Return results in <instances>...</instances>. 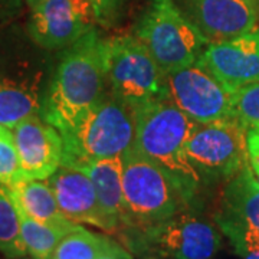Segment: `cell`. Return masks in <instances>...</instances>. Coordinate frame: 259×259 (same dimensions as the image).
<instances>
[{
	"mask_svg": "<svg viewBox=\"0 0 259 259\" xmlns=\"http://www.w3.org/2000/svg\"><path fill=\"white\" fill-rule=\"evenodd\" d=\"M197 64L232 94L242 87L259 82V29L229 40L209 44Z\"/></svg>",
	"mask_w": 259,
	"mask_h": 259,
	"instance_id": "cell-13",
	"label": "cell"
},
{
	"mask_svg": "<svg viewBox=\"0 0 259 259\" xmlns=\"http://www.w3.org/2000/svg\"><path fill=\"white\" fill-rule=\"evenodd\" d=\"M136 36L164 74L197 62L209 45L175 0H151L140 18Z\"/></svg>",
	"mask_w": 259,
	"mask_h": 259,
	"instance_id": "cell-5",
	"label": "cell"
},
{
	"mask_svg": "<svg viewBox=\"0 0 259 259\" xmlns=\"http://www.w3.org/2000/svg\"><path fill=\"white\" fill-rule=\"evenodd\" d=\"M167 98L197 124L235 115L232 93L194 62L166 74Z\"/></svg>",
	"mask_w": 259,
	"mask_h": 259,
	"instance_id": "cell-10",
	"label": "cell"
},
{
	"mask_svg": "<svg viewBox=\"0 0 259 259\" xmlns=\"http://www.w3.org/2000/svg\"><path fill=\"white\" fill-rule=\"evenodd\" d=\"M20 219V233L26 246V252L33 259H51L58 243L68 231L42 223L30 218L16 204Z\"/></svg>",
	"mask_w": 259,
	"mask_h": 259,
	"instance_id": "cell-20",
	"label": "cell"
},
{
	"mask_svg": "<svg viewBox=\"0 0 259 259\" xmlns=\"http://www.w3.org/2000/svg\"><path fill=\"white\" fill-rule=\"evenodd\" d=\"M209 44L238 37L255 29L258 8L248 0H175Z\"/></svg>",
	"mask_w": 259,
	"mask_h": 259,
	"instance_id": "cell-15",
	"label": "cell"
},
{
	"mask_svg": "<svg viewBox=\"0 0 259 259\" xmlns=\"http://www.w3.org/2000/svg\"><path fill=\"white\" fill-rule=\"evenodd\" d=\"M44 71L29 56L0 58V124L15 128L40 115L45 100Z\"/></svg>",
	"mask_w": 259,
	"mask_h": 259,
	"instance_id": "cell-11",
	"label": "cell"
},
{
	"mask_svg": "<svg viewBox=\"0 0 259 259\" xmlns=\"http://www.w3.org/2000/svg\"><path fill=\"white\" fill-rule=\"evenodd\" d=\"M248 2H249V3H252L253 6H256V8L259 9V0H248Z\"/></svg>",
	"mask_w": 259,
	"mask_h": 259,
	"instance_id": "cell-29",
	"label": "cell"
},
{
	"mask_svg": "<svg viewBox=\"0 0 259 259\" xmlns=\"http://www.w3.org/2000/svg\"><path fill=\"white\" fill-rule=\"evenodd\" d=\"M246 148L249 166L259 182V128L246 130Z\"/></svg>",
	"mask_w": 259,
	"mask_h": 259,
	"instance_id": "cell-24",
	"label": "cell"
},
{
	"mask_svg": "<svg viewBox=\"0 0 259 259\" xmlns=\"http://www.w3.org/2000/svg\"><path fill=\"white\" fill-rule=\"evenodd\" d=\"M61 136L64 141L61 166L74 167L98 158L121 157L134 144V108L105 94Z\"/></svg>",
	"mask_w": 259,
	"mask_h": 259,
	"instance_id": "cell-3",
	"label": "cell"
},
{
	"mask_svg": "<svg viewBox=\"0 0 259 259\" xmlns=\"http://www.w3.org/2000/svg\"><path fill=\"white\" fill-rule=\"evenodd\" d=\"M83 171L91 179L100 206L117 228L118 235L130 226V218L122 192V160L121 157L98 158L71 167Z\"/></svg>",
	"mask_w": 259,
	"mask_h": 259,
	"instance_id": "cell-17",
	"label": "cell"
},
{
	"mask_svg": "<svg viewBox=\"0 0 259 259\" xmlns=\"http://www.w3.org/2000/svg\"><path fill=\"white\" fill-rule=\"evenodd\" d=\"M245 259H259V250H252L248 255L243 256Z\"/></svg>",
	"mask_w": 259,
	"mask_h": 259,
	"instance_id": "cell-27",
	"label": "cell"
},
{
	"mask_svg": "<svg viewBox=\"0 0 259 259\" xmlns=\"http://www.w3.org/2000/svg\"><path fill=\"white\" fill-rule=\"evenodd\" d=\"M19 182V157L12 130L0 124V183L12 186Z\"/></svg>",
	"mask_w": 259,
	"mask_h": 259,
	"instance_id": "cell-23",
	"label": "cell"
},
{
	"mask_svg": "<svg viewBox=\"0 0 259 259\" xmlns=\"http://www.w3.org/2000/svg\"><path fill=\"white\" fill-rule=\"evenodd\" d=\"M214 222L241 256L258 249L259 182L248 164L228 179Z\"/></svg>",
	"mask_w": 259,
	"mask_h": 259,
	"instance_id": "cell-9",
	"label": "cell"
},
{
	"mask_svg": "<svg viewBox=\"0 0 259 259\" xmlns=\"http://www.w3.org/2000/svg\"><path fill=\"white\" fill-rule=\"evenodd\" d=\"M121 160L128 228L156 225L189 207L185 196L166 170L136 148L131 147L125 151Z\"/></svg>",
	"mask_w": 259,
	"mask_h": 259,
	"instance_id": "cell-4",
	"label": "cell"
},
{
	"mask_svg": "<svg viewBox=\"0 0 259 259\" xmlns=\"http://www.w3.org/2000/svg\"><path fill=\"white\" fill-rule=\"evenodd\" d=\"M15 203L30 218L71 232L78 223L68 221L61 212L55 193L48 180H25L9 186Z\"/></svg>",
	"mask_w": 259,
	"mask_h": 259,
	"instance_id": "cell-18",
	"label": "cell"
},
{
	"mask_svg": "<svg viewBox=\"0 0 259 259\" xmlns=\"http://www.w3.org/2000/svg\"><path fill=\"white\" fill-rule=\"evenodd\" d=\"M107 85L131 108L167 98L166 74L137 36L108 39Z\"/></svg>",
	"mask_w": 259,
	"mask_h": 259,
	"instance_id": "cell-7",
	"label": "cell"
},
{
	"mask_svg": "<svg viewBox=\"0 0 259 259\" xmlns=\"http://www.w3.org/2000/svg\"><path fill=\"white\" fill-rule=\"evenodd\" d=\"M25 0H0V28L12 23L20 15Z\"/></svg>",
	"mask_w": 259,
	"mask_h": 259,
	"instance_id": "cell-25",
	"label": "cell"
},
{
	"mask_svg": "<svg viewBox=\"0 0 259 259\" xmlns=\"http://www.w3.org/2000/svg\"><path fill=\"white\" fill-rule=\"evenodd\" d=\"M91 0H42L30 8L28 33L45 49L71 47L93 29Z\"/></svg>",
	"mask_w": 259,
	"mask_h": 259,
	"instance_id": "cell-12",
	"label": "cell"
},
{
	"mask_svg": "<svg viewBox=\"0 0 259 259\" xmlns=\"http://www.w3.org/2000/svg\"><path fill=\"white\" fill-rule=\"evenodd\" d=\"M19 157V182L47 180L62 163L64 141L58 130L40 115L12 128Z\"/></svg>",
	"mask_w": 259,
	"mask_h": 259,
	"instance_id": "cell-14",
	"label": "cell"
},
{
	"mask_svg": "<svg viewBox=\"0 0 259 259\" xmlns=\"http://www.w3.org/2000/svg\"><path fill=\"white\" fill-rule=\"evenodd\" d=\"M0 253L8 259L26 256L20 233V219L9 186L0 183Z\"/></svg>",
	"mask_w": 259,
	"mask_h": 259,
	"instance_id": "cell-21",
	"label": "cell"
},
{
	"mask_svg": "<svg viewBox=\"0 0 259 259\" xmlns=\"http://www.w3.org/2000/svg\"><path fill=\"white\" fill-rule=\"evenodd\" d=\"M107 256L133 259L125 246L78 225L61 239L51 259H102Z\"/></svg>",
	"mask_w": 259,
	"mask_h": 259,
	"instance_id": "cell-19",
	"label": "cell"
},
{
	"mask_svg": "<svg viewBox=\"0 0 259 259\" xmlns=\"http://www.w3.org/2000/svg\"><path fill=\"white\" fill-rule=\"evenodd\" d=\"M185 151L202 179H231L249 164L246 127L235 115L197 124Z\"/></svg>",
	"mask_w": 259,
	"mask_h": 259,
	"instance_id": "cell-8",
	"label": "cell"
},
{
	"mask_svg": "<svg viewBox=\"0 0 259 259\" xmlns=\"http://www.w3.org/2000/svg\"><path fill=\"white\" fill-rule=\"evenodd\" d=\"M233 114L248 128H259V82L242 87L232 94Z\"/></svg>",
	"mask_w": 259,
	"mask_h": 259,
	"instance_id": "cell-22",
	"label": "cell"
},
{
	"mask_svg": "<svg viewBox=\"0 0 259 259\" xmlns=\"http://www.w3.org/2000/svg\"><path fill=\"white\" fill-rule=\"evenodd\" d=\"M108 39L91 29L68 47L49 83L40 117L61 134L105 95Z\"/></svg>",
	"mask_w": 259,
	"mask_h": 259,
	"instance_id": "cell-1",
	"label": "cell"
},
{
	"mask_svg": "<svg viewBox=\"0 0 259 259\" xmlns=\"http://www.w3.org/2000/svg\"><path fill=\"white\" fill-rule=\"evenodd\" d=\"M91 5H93L95 20L102 23L107 22L114 15L118 0H91Z\"/></svg>",
	"mask_w": 259,
	"mask_h": 259,
	"instance_id": "cell-26",
	"label": "cell"
},
{
	"mask_svg": "<svg viewBox=\"0 0 259 259\" xmlns=\"http://www.w3.org/2000/svg\"><path fill=\"white\" fill-rule=\"evenodd\" d=\"M16 259H29V258H26V256H22V258H16ZM33 259V258H32Z\"/></svg>",
	"mask_w": 259,
	"mask_h": 259,
	"instance_id": "cell-31",
	"label": "cell"
},
{
	"mask_svg": "<svg viewBox=\"0 0 259 259\" xmlns=\"http://www.w3.org/2000/svg\"><path fill=\"white\" fill-rule=\"evenodd\" d=\"M118 236L127 249L166 259H212L222 246L219 228L185 210L156 225L127 228Z\"/></svg>",
	"mask_w": 259,
	"mask_h": 259,
	"instance_id": "cell-6",
	"label": "cell"
},
{
	"mask_svg": "<svg viewBox=\"0 0 259 259\" xmlns=\"http://www.w3.org/2000/svg\"><path fill=\"white\" fill-rule=\"evenodd\" d=\"M102 259H120V258H115V256H107V258H102ZM148 259H157V258H148Z\"/></svg>",
	"mask_w": 259,
	"mask_h": 259,
	"instance_id": "cell-30",
	"label": "cell"
},
{
	"mask_svg": "<svg viewBox=\"0 0 259 259\" xmlns=\"http://www.w3.org/2000/svg\"><path fill=\"white\" fill-rule=\"evenodd\" d=\"M197 122L168 98L134 108V144L143 156L164 168L190 204L202 177L186 157V143Z\"/></svg>",
	"mask_w": 259,
	"mask_h": 259,
	"instance_id": "cell-2",
	"label": "cell"
},
{
	"mask_svg": "<svg viewBox=\"0 0 259 259\" xmlns=\"http://www.w3.org/2000/svg\"><path fill=\"white\" fill-rule=\"evenodd\" d=\"M55 193L61 212L71 222L87 223L107 232L117 233V228L100 206L91 179L78 168L59 166L47 179Z\"/></svg>",
	"mask_w": 259,
	"mask_h": 259,
	"instance_id": "cell-16",
	"label": "cell"
},
{
	"mask_svg": "<svg viewBox=\"0 0 259 259\" xmlns=\"http://www.w3.org/2000/svg\"><path fill=\"white\" fill-rule=\"evenodd\" d=\"M39 2H42V0H25V3L28 5L29 8H33L35 5H37Z\"/></svg>",
	"mask_w": 259,
	"mask_h": 259,
	"instance_id": "cell-28",
	"label": "cell"
}]
</instances>
